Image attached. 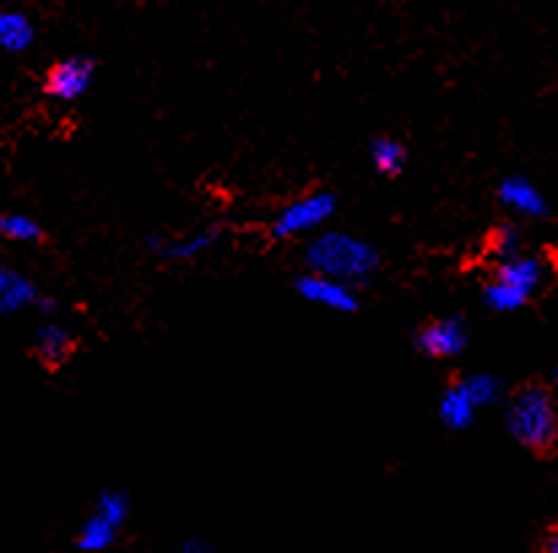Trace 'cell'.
Returning a JSON list of instances; mask_svg holds the SVG:
<instances>
[{"instance_id":"obj_13","label":"cell","mask_w":558,"mask_h":553,"mask_svg":"<svg viewBox=\"0 0 558 553\" xmlns=\"http://www.w3.org/2000/svg\"><path fill=\"white\" fill-rule=\"evenodd\" d=\"M33 44V25L20 11L0 9V49L5 52H22Z\"/></svg>"},{"instance_id":"obj_22","label":"cell","mask_w":558,"mask_h":553,"mask_svg":"<svg viewBox=\"0 0 558 553\" xmlns=\"http://www.w3.org/2000/svg\"><path fill=\"white\" fill-rule=\"evenodd\" d=\"M182 553H211V545L206 543V540H187V543L182 545Z\"/></svg>"},{"instance_id":"obj_4","label":"cell","mask_w":558,"mask_h":553,"mask_svg":"<svg viewBox=\"0 0 558 553\" xmlns=\"http://www.w3.org/2000/svg\"><path fill=\"white\" fill-rule=\"evenodd\" d=\"M95 76V63L85 55H74V58L58 60L52 69L47 71V80H44V91L52 98L65 100H80L82 95L90 91Z\"/></svg>"},{"instance_id":"obj_1","label":"cell","mask_w":558,"mask_h":553,"mask_svg":"<svg viewBox=\"0 0 558 553\" xmlns=\"http://www.w3.org/2000/svg\"><path fill=\"white\" fill-rule=\"evenodd\" d=\"M507 429L512 440L537 456L558 448V405L554 390L543 383H523L507 401Z\"/></svg>"},{"instance_id":"obj_9","label":"cell","mask_w":558,"mask_h":553,"mask_svg":"<svg viewBox=\"0 0 558 553\" xmlns=\"http://www.w3.org/2000/svg\"><path fill=\"white\" fill-rule=\"evenodd\" d=\"M499 201L512 212L526 217H543L548 212L543 193L523 177H510L499 184Z\"/></svg>"},{"instance_id":"obj_10","label":"cell","mask_w":558,"mask_h":553,"mask_svg":"<svg viewBox=\"0 0 558 553\" xmlns=\"http://www.w3.org/2000/svg\"><path fill=\"white\" fill-rule=\"evenodd\" d=\"M41 293L25 275L14 269H0V315H11L25 306L38 304Z\"/></svg>"},{"instance_id":"obj_15","label":"cell","mask_w":558,"mask_h":553,"mask_svg":"<svg viewBox=\"0 0 558 553\" xmlns=\"http://www.w3.org/2000/svg\"><path fill=\"white\" fill-rule=\"evenodd\" d=\"M461 385L466 388L469 399H472L474 407L494 405V401L501 396V380L496 377V374H488V372L464 374V377H461Z\"/></svg>"},{"instance_id":"obj_2","label":"cell","mask_w":558,"mask_h":553,"mask_svg":"<svg viewBox=\"0 0 558 553\" xmlns=\"http://www.w3.org/2000/svg\"><path fill=\"white\" fill-rule=\"evenodd\" d=\"M304 261L310 275L328 277L333 282L348 285V288L350 282H366L379 269V253L374 250V244L344 231L317 233L306 244Z\"/></svg>"},{"instance_id":"obj_21","label":"cell","mask_w":558,"mask_h":553,"mask_svg":"<svg viewBox=\"0 0 558 553\" xmlns=\"http://www.w3.org/2000/svg\"><path fill=\"white\" fill-rule=\"evenodd\" d=\"M539 553H558V524L545 532L543 545H539Z\"/></svg>"},{"instance_id":"obj_20","label":"cell","mask_w":558,"mask_h":553,"mask_svg":"<svg viewBox=\"0 0 558 553\" xmlns=\"http://www.w3.org/2000/svg\"><path fill=\"white\" fill-rule=\"evenodd\" d=\"M488 250L499 261L518 255V228L510 226V223H505V226L494 228V231L488 233Z\"/></svg>"},{"instance_id":"obj_23","label":"cell","mask_w":558,"mask_h":553,"mask_svg":"<svg viewBox=\"0 0 558 553\" xmlns=\"http://www.w3.org/2000/svg\"><path fill=\"white\" fill-rule=\"evenodd\" d=\"M556 383H558V372H556Z\"/></svg>"},{"instance_id":"obj_8","label":"cell","mask_w":558,"mask_h":553,"mask_svg":"<svg viewBox=\"0 0 558 553\" xmlns=\"http://www.w3.org/2000/svg\"><path fill=\"white\" fill-rule=\"evenodd\" d=\"M33 353L47 369H60L69 364L71 356L76 353V339L63 326L49 323V326L38 328L36 339H33Z\"/></svg>"},{"instance_id":"obj_6","label":"cell","mask_w":558,"mask_h":553,"mask_svg":"<svg viewBox=\"0 0 558 553\" xmlns=\"http://www.w3.org/2000/svg\"><path fill=\"white\" fill-rule=\"evenodd\" d=\"M295 290L304 301L317 306H326L331 312H355L359 310V299H355L353 288L342 282H333V279L320 277V275H301L295 279Z\"/></svg>"},{"instance_id":"obj_5","label":"cell","mask_w":558,"mask_h":553,"mask_svg":"<svg viewBox=\"0 0 558 553\" xmlns=\"http://www.w3.org/2000/svg\"><path fill=\"white\" fill-rule=\"evenodd\" d=\"M466 323L464 317H437L417 332L415 345L428 359H453L466 348Z\"/></svg>"},{"instance_id":"obj_19","label":"cell","mask_w":558,"mask_h":553,"mask_svg":"<svg viewBox=\"0 0 558 553\" xmlns=\"http://www.w3.org/2000/svg\"><path fill=\"white\" fill-rule=\"evenodd\" d=\"M483 296H485V304H488L490 310H496V312L521 310V306L529 301L526 296H521V293H518V290L507 288V285L494 282V279H490V282L485 285Z\"/></svg>"},{"instance_id":"obj_16","label":"cell","mask_w":558,"mask_h":553,"mask_svg":"<svg viewBox=\"0 0 558 553\" xmlns=\"http://www.w3.org/2000/svg\"><path fill=\"white\" fill-rule=\"evenodd\" d=\"M117 538V527H111L106 518H100L98 513H93L90 518L85 521V527H82L80 532V549L87 551V553H98L104 549H109L111 543H114Z\"/></svg>"},{"instance_id":"obj_17","label":"cell","mask_w":558,"mask_h":553,"mask_svg":"<svg viewBox=\"0 0 558 553\" xmlns=\"http://www.w3.org/2000/svg\"><path fill=\"white\" fill-rule=\"evenodd\" d=\"M95 513L100 518L111 524V527L120 529L125 524L128 513H131V505H128V494L120 489H104L98 494V502H95Z\"/></svg>"},{"instance_id":"obj_11","label":"cell","mask_w":558,"mask_h":553,"mask_svg":"<svg viewBox=\"0 0 558 553\" xmlns=\"http://www.w3.org/2000/svg\"><path fill=\"white\" fill-rule=\"evenodd\" d=\"M474 410L477 407L469 399L466 388L461 385V377L450 380V385L442 394V401H439V418H442L445 426L453 429V432H464V429L472 426Z\"/></svg>"},{"instance_id":"obj_12","label":"cell","mask_w":558,"mask_h":553,"mask_svg":"<svg viewBox=\"0 0 558 553\" xmlns=\"http://www.w3.org/2000/svg\"><path fill=\"white\" fill-rule=\"evenodd\" d=\"M217 237H220V228H204V231L190 233V237L169 239V242H153V244L160 253V259L187 261V259H195L198 253H204V250H209L211 244L217 242Z\"/></svg>"},{"instance_id":"obj_7","label":"cell","mask_w":558,"mask_h":553,"mask_svg":"<svg viewBox=\"0 0 558 553\" xmlns=\"http://www.w3.org/2000/svg\"><path fill=\"white\" fill-rule=\"evenodd\" d=\"M490 279L518 290L526 299H532L534 290L543 285V264L537 259H532V255H512V259H505L496 264V272Z\"/></svg>"},{"instance_id":"obj_18","label":"cell","mask_w":558,"mask_h":553,"mask_svg":"<svg viewBox=\"0 0 558 553\" xmlns=\"http://www.w3.org/2000/svg\"><path fill=\"white\" fill-rule=\"evenodd\" d=\"M0 233L11 242H41L44 231L33 217L27 215H3L0 217Z\"/></svg>"},{"instance_id":"obj_14","label":"cell","mask_w":558,"mask_h":553,"mask_svg":"<svg viewBox=\"0 0 558 553\" xmlns=\"http://www.w3.org/2000/svg\"><path fill=\"white\" fill-rule=\"evenodd\" d=\"M372 164H374V169L385 177L401 175V169H404V164H407L404 144L396 142V139H390V136L374 139Z\"/></svg>"},{"instance_id":"obj_3","label":"cell","mask_w":558,"mask_h":553,"mask_svg":"<svg viewBox=\"0 0 558 553\" xmlns=\"http://www.w3.org/2000/svg\"><path fill=\"white\" fill-rule=\"evenodd\" d=\"M333 212H337V195L331 190H312V193L301 195V199L290 201L288 206L279 209L275 223H271V237L293 239L315 231L323 223L331 220Z\"/></svg>"}]
</instances>
